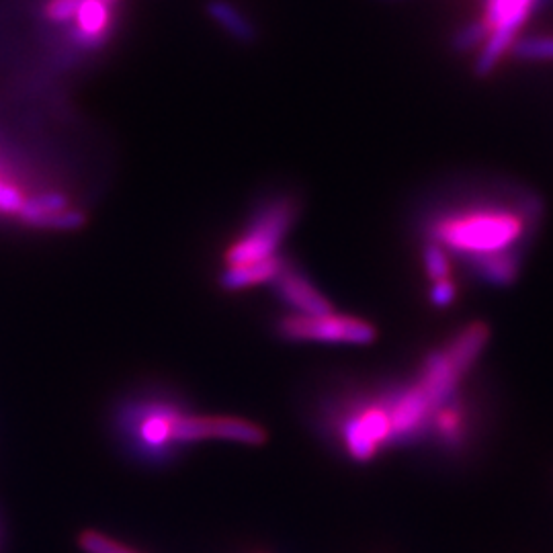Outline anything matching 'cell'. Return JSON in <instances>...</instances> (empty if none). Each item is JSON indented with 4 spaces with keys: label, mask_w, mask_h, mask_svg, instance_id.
Wrapping results in <instances>:
<instances>
[{
    "label": "cell",
    "mask_w": 553,
    "mask_h": 553,
    "mask_svg": "<svg viewBox=\"0 0 553 553\" xmlns=\"http://www.w3.org/2000/svg\"><path fill=\"white\" fill-rule=\"evenodd\" d=\"M529 224V209L519 211L498 205L467 207L433 222L431 242H437L445 250L465 254L467 259L517 252L519 242L529 234Z\"/></svg>",
    "instance_id": "cell-1"
},
{
    "label": "cell",
    "mask_w": 553,
    "mask_h": 553,
    "mask_svg": "<svg viewBox=\"0 0 553 553\" xmlns=\"http://www.w3.org/2000/svg\"><path fill=\"white\" fill-rule=\"evenodd\" d=\"M488 340L490 328L484 322H474L465 326L449 345L427 357L414 386L435 410L453 398L459 381L478 361Z\"/></svg>",
    "instance_id": "cell-2"
},
{
    "label": "cell",
    "mask_w": 553,
    "mask_h": 553,
    "mask_svg": "<svg viewBox=\"0 0 553 553\" xmlns=\"http://www.w3.org/2000/svg\"><path fill=\"white\" fill-rule=\"evenodd\" d=\"M297 216V205L291 199H277L265 205L246 232L226 252V263L246 265L277 257V250Z\"/></svg>",
    "instance_id": "cell-3"
},
{
    "label": "cell",
    "mask_w": 553,
    "mask_h": 553,
    "mask_svg": "<svg viewBox=\"0 0 553 553\" xmlns=\"http://www.w3.org/2000/svg\"><path fill=\"white\" fill-rule=\"evenodd\" d=\"M279 330L289 340H312V343L334 345H369L377 336V330L369 322L334 312L320 316L291 314L279 322Z\"/></svg>",
    "instance_id": "cell-4"
},
{
    "label": "cell",
    "mask_w": 553,
    "mask_h": 553,
    "mask_svg": "<svg viewBox=\"0 0 553 553\" xmlns=\"http://www.w3.org/2000/svg\"><path fill=\"white\" fill-rule=\"evenodd\" d=\"M343 441L355 461H369L392 437V418L388 402H373L355 410L343 424Z\"/></svg>",
    "instance_id": "cell-5"
},
{
    "label": "cell",
    "mask_w": 553,
    "mask_h": 553,
    "mask_svg": "<svg viewBox=\"0 0 553 553\" xmlns=\"http://www.w3.org/2000/svg\"><path fill=\"white\" fill-rule=\"evenodd\" d=\"M533 7H535V0H510L506 15L490 31L486 44L482 46V50L474 62V74L478 78H486L492 74V70L500 62V58L510 50V46H513V41L517 39V33L521 31V27L527 21Z\"/></svg>",
    "instance_id": "cell-6"
},
{
    "label": "cell",
    "mask_w": 553,
    "mask_h": 553,
    "mask_svg": "<svg viewBox=\"0 0 553 553\" xmlns=\"http://www.w3.org/2000/svg\"><path fill=\"white\" fill-rule=\"evenodd\" d=\"M181 410L173 406H158L154 404L150 410H144L138 420V429H136V447L152 457H168V453L175 449V439H173V424L175 418Z\"/></svg>",
    "instance_id": "cell-7"
},
{
    "label": "cell",
    "mask_w": 553,
    "mask_h": 553,
    "mask_svg": "<svg viewBox=\"0 0 553 553\" xmlns=\"http://www.w3.org/2000/svg\"><path fill=\"white\" fill-rule=\"evenodd\" d=\"M275 289L281 300L304 316H320L330 314L332 306L326 297L300 273L297 269L283 265L281 273L275 277Z\"/></svg>",
    "instance_id": "cell-8"
},
{
    "label": "cell",
    "mask_w": 553,
    "mask_h": 553,
    "mask_svg": "<svg viewBox=\"0 0 553 553\" xmlns=\"http://www.w3.org/2000/svg\"><path fill=\"white\" fill-rule=\"evenodd\" d=\"M111 11L113 7L103 0H87L74 17L76 27L70 33L74 44L84 50H99L111 29Z\"/></svg>",
    "instance_id": "cell-9"
},
{
    "label": "cell",
    "mask_w": 553,
    "mask_h": 553,
    "mask_svg": "<svg viewBox=\"0 0 553 553\" xmlns=\"http://www.w3.org/2000/svg\"><path fill=\"white\" fill-rule=\"evenodd\" d=\"M285 261L281 257H271L259 263H246V265H230L222 277H220V285L228 291L234 289H246V287H254L261 285L267 281H275V277L281 273Z\"/></svg>",
    "instance_id": "cell-10"
},
{
    "label": "cell",
    "mask_w": 553,
    "mask_h": 553,
    "mask_svg": "<svg viewBox=\"0 0 553 553\" xmlns=\"http://www.w3.org/2000/svg\"><path fill=\"white\" fill-rule=\"evenodd\" d=\"M472 269L476 275L496 287H508L513 285L519 277L521 259L519 252H500V254H488V257L470 259Z\"/></svg>",
    "instance_id": "cell-11"
},
{
    "label": "cell",
    "mask_w": 553,
    "mask_h": 553,
    "mask_svg": "<svg viewBox=\"0 0 553 553\" xmlns=\"http://www.w3.org/2000/svg\"><path fill=\"white\" fill-rule=\"evenodd\" d=\"M205 11L211 21H216L230 37L242 41V44H252L257 39V29L228 0H209Z\"/></svg>",
    "instance_id": "cell-12"
},
{
    "label": "cell",
    "mask_w": 553,
    "mask_h": 553,
    "mask_svg": "<svg viewBox=\"0 0 553 553\" xmlns=\"http://www.w3.org/2000/svg\"><path fill=\"white\" fill-rule=\"evenodd\" d=\"M211 439L234 441L244 445H261L267 439V433L259 424L246 422L232 416H211Z\"/></svg>",
    "instance_id": "cell-13"
},
{
    "label": "cell",
    "mask_w": 553,
    "mask_h": 553,
    "mask_svg": "<svg viewBox=\"0 0 553 553\" xmlns=\"http://www.w3.org/2000/svg\"><path fill=\"white\" fill-rule=\"evenodd\" d=\"M508 52L519 62H553V35L517 37Z\"/></svg>",
    "instance_id": "cell-14"
},
{
    "label": "cell",
    "mask_w": 553,
    "mask_h": 553,
    "mask_svg": "<svg viewBox=\"0 0 553 553\" xmlns=\"http://www.w3.org/2000/svg\"><path fill=\"white\" fill-rule=\"evenodd\" d=\"M463 410L457 402L447 400L437 412L433 414V424L437 435L447 443V445H457L463 437Z\"/></svg>",
    "instance_id": "cell-15"
},
{
    "label": "cell",
    "mask_w": 553,
    "mask_h": 553,
    "mask_svg": "<svg viewBox=\"0 0 553 553\" xmlns=\"http://www.w3.org/2000/svg\"><path fill=\"white\" fill-rule=\"evenodd\" d=\"M490 25L482 19H476L472 23L463 25L461 29H457L451 37V48L457 52V54H465V52H472L476 48H480L482 44H486V39L490 35Z\"/></svg>",
    "instance_id": "cell-16"
},
{
    "label": "cell",
    "mask_w": 553,
    "mask_h": 553,
    "mask_svg": "<svg viewBox=\"0 0 553 553\" xmlns=\"http://www.w3.org/2000/svg\"><path fill=\"white\" fill-rule=\"evenodd\" d=\"M78 547L84 553H138L99 531H82L78 535Z\"/></svg>",
    "instance_id": "cell-17"
},
{
    "label": "cell",
    "mask_w": 553,
    "mask_h": 553,
    "mask_svg": "<svg viewBox=\"0 0 553 553\" xmlns=\"http://www.w3.org/2000/svg\"><path fill=\"white\" fill-rule=\"evenodd\" d=\"M422 259H424V269H427V275L433 281L449 279L451 263H449V254L443 246H439L437 242H429L427 246H424Z\"/></svg>",
    "instance_id": "cell-18"
},
{
    "label": "cell",
    "mask_w": 553,
    "mask_h": 553,
    "mask_svg": "<svg viewBox=\"0 0 553 553\" xmlns=\"http://www.w3.org/2000/svg\"><path fill=\"white\" fill-rule=\"evenodd\" d=\"M87 3V0H48V5L44 9L46 17L54 23H68L76 17L78 9ZM103 3L115 7L119 0H103Z\"/></svg>",
    "instance_id": "cell-19"
},
{
    "label": "cell",
    "mask_w": 553,
    "mask_h": 553,
    "mask_svg": "<svg viewBox=\"0 0 553 553\" xmlns=\"http://www.w3.org/2000/svg\"><path fill=\"white\" fill-rule=\"evenodd\" d=\"M457 295V287L451 279H441V281H435L433 289H431V302L437 306V308H447L453 304Z\"/></svg>",
    "instance_id": "cell-20"
},
{
    "label": "cell",
    "mask_w": 553,
    "mask_h": 553,
    "mask_svg": "<svg viewBox=\"0 0 553 553\" xmlns=\"http://www.w3.org/2000/svg\"><path fill=\"white\" fill-rule=\"evenodd\" d=\"M510 5V0H486V11H484V21L494 29L502 17L506 15V9Z\"/></svg>",
    "instance_id": "cell-21"
},
{
    "label": "cell",
    "mask_w": 553,
    "mask_h": 553,
    "mask_svg": "<svg viewBox=\"0 0 553 553\" xmlns=\"http://www.w3.org/2000/svg\"><path fill=\"white\" fill-rule=\"evenodd\" d=\"M11 179H13V177H9L7 173H0V187H3V185H5L7 181H11Z\"/></svg>",
    "instance_id": "cell-22"
}]
</instances>
